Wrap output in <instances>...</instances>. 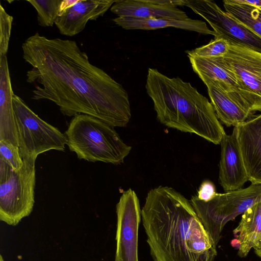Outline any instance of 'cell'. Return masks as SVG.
<instances>
[{"mask_svg": "<svg viewBox=\"0 0 261 261\" xmlns=\"http://www.w3.org/2000/svg\"><path fill=\"white\" fill-rule=\"evenodd\" d=\"M34 84L32 99L48 100L71 117L83 114L113 127H125L131 117L128 95L121 84L91 64L74 40L49 39L36 33L22 44Z\"/></svg>", "mask_w": 261, "mask_h": 261, "instance_id": "6da1fadb", "label": "cell"}, {"mask_svg": "<svg viewBox=\"0 0 261 261\" xmlns=\"http://www.w3.org/2000/svg\"><path fill=\"white\" fill-rule=\"evenodd\" d=\"M141 218L153 261H214L216 245L190 201L172 188L150 190Z\"/></svg>", "mask_w": 261, "mask_h": 261, "instance_id": "7a4b0ae2", "label": "cell"}, {"mask_svg": "<svg viewBox=\"0 0 261 261\" xmlns=\"http://www.w3.org/2000/svg\"><path fill=\"white\" fill-rule=\"evenodd\" d=\"M145 88L162 124L220 144L225 133L211 102L189 82L149 68Z\"/></svg>", "mask_w": 261, "mask_h": 261, "instance_id": "3957f363", "label": "cell"}, {"mask_svg": "<svg viewBox=\"0 0 261 261\" xmlns=\"http://www.w3.org/2000/svg\"><path fill=\"white\" fill-rule=\"evenodd\" d=\"M65 134L69 150L79 159L89 162L120 164L132 148L114 127L86 114L73 116Z\"/></svg>", "mask_w": 261, "mask_h": 261, "instance_id": "277c9868", "label": "cell"}, {"mask_svg": "<svg viewBox=\"0 0 261 261\" xmlns=\"http://www.w3.org/2000/svg\"><path fill=\"white\" fill-rule=\"evenodd\" d=\"M22 159L18 171L0 159V219L9 225L15 226L28 216L35 203L36 160Z\"/></svg>", "mask_w": 261, "mask_h": 261, "instance_id": "5b68a950", "label": "cell"}, {"mask_svg": "<svg viewBox=\"0 0 261 261\" xmlns=\"http://www.w3.org/2000/svg\"><path fill=\"white\" fill-rule=\"evenodd\" d=\"M260 198L261 184H251L245 188L217 193L212 199L206 202L194 196L190 202L217 246L225 224L243 214Z\"/></svg>", "mask_w": 261, "mask_h": 261, "instance_id": "8992f818", "label": "cell"}, {"mask_svg": "<svg viewBox=\"0 0 261 261\" xmlns=\"http://www.w3.org/2000/svg\"><path fill=\"white\" fill-rule=\"evenodd\" d=\"M14 111L18 145L22 158L36 160L50 150L65 151V134L40 118L18 96L14 94Z\"/></svg>", "mask_w": 261, "mask_h": 261, "instance_id": "52a82bcc", "label": "cell"}, {"mask_svg": "<svg viewBox=\"0 0 261 261\" xmlns=\"http://www.w3.org/2000/svg\"><path fill=\"white\" fill-rule=\"evenodd\" d=\"M187 6L204 18L212 28L215 38L239 44L261 53V38L222 10L213 1L182 0Z\"/></svg>", "mask_w": 261, "mask_h": 261, "instance_id": "ba28073f", "label": "cell"}, {"mask_svg": "<svg viewBox=\"0 0 261 261\" xmlns=\"http://www.w3.org/2000/svg\"><path fill=\"white\" fill-rule=\"evenodd\" d=\"M229 44L224 60L234 73L241 94L252 111H261V53L239 44Z\"/></svg>", "mask_w": 261, "mask_h": 261, "instance_id": "9c48e42d", "label": "cell"}, {"mask_svg": "<svg viewBox=\"0 0 261 261\" xmlns=\"http://www.w3.org/2000/svg\"><path fill=\"white\" fill-rule=\"evenodd\" d=\"M116 249L115 261H138V230L141 210L135 191L123 192L116 204Z\"/></svg>", "mask_w": 261, "mask_h": 261, "instance_id": "30bf717a", "label": "cell"}, {"mask_svg": "<svg viewBox=\"0 0 261 261\" xmlns=\"http://www.w3.org/2000/svg\"><path fill=\"white\" fill-rule=\"evenodd\" d=\"M219 181L225 192L242 188L249 180L236 132L223 136L221 143Z\"/></svg>", "mask_w": 261, "mask_h": 261, "instance_id": "8fae6325", "label": "cell"}, {"mask_svg": "<svg viewBox=\"0 0 261 261\" xmlns=\"http://www.w3.org/2000/svg\"><path fill=\"white\" fill-rule=\"evenodd\" d=\"M206 85L211 103L216 115L227 126H238L251 118L250 106L228 92L217 81L199 76Z\"/></svg>", "mask_w": 261, "mask_h": 261, "instance_id": "7c38bea8", "label": "cell"}, {"mask_svg": "<svg viewBox=\"0 0 261 261\" xmlns=\"http://www.w3.org/2000/svg\"><path fill=\"white\" fill-rule=\"evenodd\" d=\"M234 128L249 181L261 184V114Z\"/></svg>", "mask_w": 261, "mask_h": 261, "instance_id": "4fadbf2b", "label": "cell"}, {"mask_svg": "<svg viewBox=\"0 0 261 261\" xmlns=\"http://www.w3.org/2000/svg\"><path fill=\"white\" fill-rule=\"evenodd\" d=\"M177 6H182V0H120L115 1L111 11L118 16L134 18H167L178 20L188 18Z\"/></svg>", "mask_w": 261, "mask_h": 261, "instance_id": "5bb4252c", "label": "cell"}, {"mask_svg": "<svg viewBox=\"0 0 261 261\" xmlns=\"http://www.w3.org/2000/svg\"><path fill=\"white\" fill-rule=\"evenodd\" d=\"M115 1L78 0L59 15L55 22L60 33L73 36L81 32L90 20L102 16Z\"/></svg>", "mask_w": 261, "mask_h": 261, "instance_id": "9a60e30c", "label": "cell"}, {"mask_svg": "<svg viewBox=\"0 0 261 261\" xmlns=\"http://www.w3.org/2000/svg\"><path fill=\"white\" fill-rule=\"evenodd\" d=\"M12 88L6 55L0 56V140L19 147Z\"/></svg>", "mask_w": 261, "mask_h": 261, "instance_id": "2e32d148", "label": "cell"}, {"mask_svg": "<svg viewBox=\"0 0 261 261\" xmlns=\"http://www.w3.org/2000/svg\"><path fill=\"white\" fill-rule=\"evenodd\" d=\"M117 25L126 30H150L173 27L203 35L215 36L213 30L208 28L205 22L190 18L186 20H178L167 18H134L118 16L113 19Z\"/></svg>", "mask_w": 261, "mask_h": 261, "instance_id": "e0dca14e", "label": "cell"}, {"mask_svg": "<svg viewBox=\"0 0 261 261\" xmlns=\"http://www.w3.org/2000/svg\"><path fill=\"white\" fill-rule=\"evenodd\" d=\"M188 57L193 71L199 77L206 76L218 81L225 90L232 96L246 102L241 94L239 86L234 73L226 65L223 57L217 58H201L190 56Z\"/></svg>", "mask_w": 261, "mask_h": 261, "instance_id": "ac0fdd59", "label": "cell"}, {"mask_svg": "<svg viewBox=\"0 0 261 261\" xmlns=\"http://www.w3.org/2000/svg\"><path fill=\"white\" fill-rule=\"evenodd\" d=\"M233 233L240 257H245L252 248L258 246L261 241V198L242 214Z\"/></svg>", "mask_w": 261, "mask_h": 261, "instance_id": "d6986e66", "label": "cell"}, {"mask_svg": "<svg viewBox=\"0 0 261 261\" xmlns=\"http://www.w3.org/2000/svg\"><path fill=\"white\" fill-rule=\"evenodd\" d=\"M225 11L261 38V8L239 0L223 1Z\"/></svg>", "mask_w": 261, "mask_h": 261, "instance_id": "ffe728a7", "label": "cell"}, {"mask_svg": "<svg viewBox=\"0 0 261 261\" xmlns=\"http://www.w3.org/2000/svg\"><path fill=\"white\" fill-rule=\"evenodd\" d=\"M37 13L39 24L43 27H52L60 15L61 0H28Z\"/></svg>", "mask_w": 261, "mask_h": 261, "instance_id": "44dd1931", "label": "cell"}, {"mask_svg": "<svg viewBox=\"0 0 261 261\" xmlns=\"http://www.w3.org/2000/svg\"><path fill=\"white\" fill-rule=\"evenodd\" d=\"M229 44L222 38H215L208 43L193 50L186 51L188 56L201 58L224 57L228 51Z\"/></svg>", "mask_w": 261, "mask_h": 261, "instance_id": "7402d4cb", "label": "cell"}, {"mask_svg": "<svg viewBox=\"0 0 261 261\" xmlns=\"http://www.w3.org/2000/svg\"><path fill=\"white\" fill-rule=\"evenodd\" d=\"M0 159L8 163L14 171L19 170L23 166L19 147L3 140H0Z\"/></svg>", "mask_w": 261, "mask_h": 261, "instance_id": "603a6c76", "label": "cell"}, {"mask_svg": "<svg viewBox=\"0 0 261 261\" xmlns=\"http://www.w3.org/2000/svg\"><path fill=\"white\" fill-rule=\"evenodd\" d=\"M13 17L0 5V56L6 55L11 35Z\"/></svg>", "mask_w": 261, "mask_h": 261, "instance_id": "cb8c5ba5", "label": "cell"}, {"mask_svg": "<svg viewBox=\"0 0 261 261\" xmlns=\"http://www.w3.org/2000/svg\"><path fill=\"white\" fill-rule=\"evenodd\" d=\"M217 193L214 184L206 180L201 183L196 196L199 200L206 202L212 199Z\"/></svg>", "mask_w": 261, "mask_h": 261, "instance_id": "d4e9b609", "label": "cell"}, {"mask_svg": "<svg viewBox=\"0 0 261 261\" xmlns=\"http://www.w3.org/2000/svg\"><path fill=\"white\" fill-rule=\"evenodd\" d=\"M78 0H63L60 6V15L62 14L66 9L73 6Z\"/></svg>", "mask_w": 261, "mask_h": 261, "instance_id": "484cf974", "label": "cell"}, {"mask_svg": "<svg viewBox=\"0 0 261 261\" xmlns=\"http://www.w3.org/2000/svg\"><path fill=\"white\" fill-rule=\"evenodd\" d=\"M241 3L252 5L259 8H261V0L249 1V0H239Z\"/></svg>", "mask_w": 261, "mask_h": 261, "instance_id": "4316f807", "label": "cell"}, {"mask_svg": "<svg viewBox=\"0 0 261 261\" xmlns=\"http://www.w3.org/2000/svg\"><path fill=\"white\" fill-rule=\"evenodd\" d=\"M255 253L261 258V241L259 243L257 246L254 248Z\"/></svg>", "mask_w": 261, "mask_h": 261, "instance_id": "83f0119b", "label": "cell"}]
</instances>
